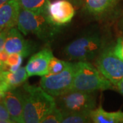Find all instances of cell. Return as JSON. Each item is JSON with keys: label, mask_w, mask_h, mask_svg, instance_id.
<instances>
[{"label": "cell", "mask_w": 123, "mask_h": 123, "mask_svg": "<svg viewBox=\"0 0 123 123\" xmlns=\"http://www.w3.org/2000/svg\"><path fill=\"white\" fill-rule=\"evenodd\" d=\"M23 92L24 123H40L46 115L57 107L55 98L41 86L25 83L23 86Z\"/></svg>", "instance_id": "cell-1"}, {"label": "cell", "mask_w": 123, "mask_h": 123, "mask_svg": "<svg viewBox=\"0 0 123 123\" xmlns=\"http://www.w3.org/2000/svg\"><path fill=\"white\" fill-rule=\"evenodd\" d=\"M75 64V75L70 90L96 92L116 88L114 85L92 64L88 62H77Z\"/></svg>", "instance_id": "cell-2"}, {"label": "cell", "mask_w": 123, "mask_h": 123, "mask_svg": "<svg viewBox=\"0 0 123 123\" xmlns=\"http://www.w3.org/2000/svg\"><path fill=\"white\" fill-rule=\"evenodd\" d=\"M18 30L25 36L34 34L40 39L47 40L60 31V27L53 25L47 12L21 8L17 21Z\"/></svg>", "instance_id": "cell-3"}, {"label": "cell", "mask_w": 123, "mask_h": 123, "mask_svg": "<svg viewBox=\"0 0 123 123\" xmlns=\"http://www.w3.org/2000/svg\"><path fill=\"white\" fill-rule=\"evenodd\" d=\"M104 47V42L98 34L82 36L66 45L64 52L66 57L78 62H88L97 58Z\"/></svg>", "instance_id": "cell-4"}, {"label": "cell", "mask_w": 123, "mask_h": 123, "mask_svg": "<svg viewBox=\"0 0 123 123\" xmlns=\"http://www.w3.org/2000/svg\"><path fill=\"white\" fill-rule=\"evenodd\" d=\"M94 93L95 92L69 90L55 97L56 104L62 111H92L97 105L96 94Z\"/></svg>", "instance_id": "cell-5"}, {"label": "cell", "mask_w": 123, "mask_h": 123, "mask_svg": "<svg viewBox=\"0 0 123 123\" xmlns=\"http://www.w3.org/2000/svg\"><path fill=\"white\" fill-rule=\"evenodd\" d=\"M75 64L69 62L60 73L47 74L40 79V86L53 97H57L70 90L75 75Z\"/></svg>", "instance_id": "cell-6"}, {"label": "cell", "mask_w": 123, "mask_h": 123, "mask_svg": "<svg viewBox=\"0 0 123 123\" xmlns=\"http://www.w3.org/2000/svg\"><path fill=\"white\" fill-rule=\"evenodd\" d=\"M96 67L115 86L123 79V60L115 55L113 47L103 50L97 57Z\"/></svg>", "instance_id": "cell-7"}, {"label": "cell", "mask_w": 123, "mask_h": 123, "mask_svg": "<svg viewBox=\"0 0 123 123\" xmlns=\"http://www.w3.org/2000/svg\"><path fill=\"white\" fill-rule=\"evenodd\" d=\"M47 14L53 25L58 27L69 23L75 14L74 5L68 0H55L49 1Z\"/></svg>", "instance_id": "cell-8"}, {"label": "cell", "mask_w": 123, "mask_h": 123, "mask_svg": "<svg viewBox=\"0 0 123 123\" xmlns=\"http://www.w3.org/2000/svg\"><path fill=\"white\" fill-rule=\"evenodd\" d=\"M13 123H24V96L23 92L14 89L5 93L2 99Z\"/></svg>", "instance_id": "cell-9"}, {"label": "cell", "mask_w": 123, "mask_h": 123, "mask_svg": "<svg viewBox=\"0 0 123 123\" xmlns=\"http://www.w3.org/2000/svg\"><path fill=\"white\" fill-rule=\"evenodd\" d=\"M32 49V43L23 38L18 29L14 27L9 30L4 44V49L9 54L18 53L27 57L31 53Z\"/></svg>", "instance_id": "cell-10"}, {"label": "cell", "mask_w": 123, "mask_h": 123, "mask_svg": "<svg viewBox=\"0 0 123 123\" xmlns=\"http://www.w3.org/2000/svg\"><path fill=\"white\" fill-rule=\"evenodd\" d=\"M53 57V53L50 48H44L34 54L25 66L28 77L36 75L43 77L47 75L49 64Z\"/></svg>", "instance_id": "cell-11"}, {"label": "cell", "mask_w": 123, "mask_h": 123, "mask_svg": "<svg viewBox=\"0 0 123 123\" xmlns=\"http://www.w3.org/2000/svg\"><path fill=\"white\" fill-rule=\"evenodd\" d=\"M21 6L18 0H10L0 6V31L17 25Z\"/></svg>", "instance_id": "cell-12"}, {"label": "cell", "mask_w": 123, "mask_h": 123, "mask_svg": "<svg viewBox=\"0 0 123 123\" xmlns=\"http://www.w3.org/2000/svg\"><path fill=\"white\" fill-rule=\"evenodd\" d=\"M0 89L5 93L9 90L16 89L23 84L28 77L25 67H20L14 72L0 70Z\"/></svg>", "instance_id": "cell-13"}, {"label": "cell", "mask_w": 123, "mask_h": 123, "mask_svg": "<svg viewBox=\"0 0 123 123\" xmlns=\"http://www.w3.org/2000/svg\"><path fill=\"white\" fill-rule=\"evenodd\" d=\"M118 0H85L86 12L94 17H101L114 8Z\"/></svg>", "instance_id": "cell-14"}, {"label": "cell", "mask_w": 123, "mask_h": 123, "mask_svg": "<svg viewBox=\"0 0 123 123\" xmlns=\"http://www.w3.org/2000/svg\"><path fill=\"white\" fill-rule=\"evenodd\" d=\"M92 123H123V111H107L99 105L91 111Z\"/></svg>", "instance_id": "cell-15"}, {"label": "cell", "mask_w": 123, "mask_h": 123, "mask_svg": "<svg viewBox=\"0 0 123 123\" xmlns=\"http://www.w3.org/2000/svg\"><path fill=\"white\" fill-rule=\"evenodd\" d=\"M62 114L64 116L62 123H92L90 111H72V112L62 111Z\"/></svg>", "instance_id": "cell-16"}, {"label": "cell", "mask_w": 123, "mask_h": 123, "mask_svg": "<svg viewBox=\"0 0 123 123\" xmlns=\"http://www.w3.org/2000/svg\"><path fill=\"white\" fill-rule=\"evenodd\" d=\"M21 8L31 11L47 12L50 0H18Z\"/></svg>", "instance_id": "cell-17"}, {"label": "cell", "mask_w": 123, "mask_h": 123, "mask_svg": "<svg viewBox=\"0 0 123 123\" xmlns=\"http://www.w3.org/2000/svg\"><path fill=\"white\" fill-rule=\"evenodd\" d=\"M23 56L18 53H11L9 54L8 60L6 63L4 70H9L14 72L17 70L22 64Z\"/></svg>", "instance_id": "cell-18"}, {"label": "cell", "mask_w": 123, "mask_h": 123, "mask_svg": "<svg viewBox=\"0 0 123 123\" xmlns=\"http://www.w3.org/2000/svg\"><path fill=\"white\" fill-rule=\"evenodd\" d=\"M70 62L61 60L53 56L49 62L48 67V74H56L60 73L68 65Z\"/></svg>", "instance_id": "cell-19"}, {"label": "cell", "mask_w": 123, "mask_h": 123, "mask_svg": "<svg viewBox=\"0 0 123 123\" xmlns=\"http://www.w3.org/2000/svg\"><path fill=\"white\" fill-rule=\"evenodd\" d=\"M63 118L62 111L57 106L44 116L40 123H62Z\"/></svg>", "instance_id": "cell-20"}, {"label": "cell", "mask_w": 123, "mask_h": 123, "mask_svg": "<svg viewBox=\"0 0 123 123\" xmlns=\"http://www.w3.org/2000/svg\"><path fill=\"white\" fill-rule=\"evenodd\" d=\"M0 123H13L10 117L8 111L3 101H0Z\"/></svg>", "instance_id": "cell-21"}, {"label": "cell", "mask_w": 123, "mask_h": 123, "mask_svg": "<svg viewBox=\"0 0 123 123\" xmlns=\"http://www.w3.org/2000/svg\"><path fill=\"white\" fill-rule=\"evenodd\" d=\"M113 51L116 55L123 60V36L119 37L113 47Z\"/></svg>", "instance_id": "cell-22"}, {"label": "cell", "mask_w": 123, "mask_h": 123, "mask_svg": "<svg viewBox=\"0 0 123 123\" xmlns=\"http://www.w3.org/2000/svg\"><path fill=\"white\" fill-rule=\"evenodd\" d=\"M10 29H5L1 31H0V51L3 49H4L5 40L6 38V36L8 34V31Z\"/></svg>", "instance_id": "cell-23"}, {"label": "cell", "mask_w": 123, "mask_h": 123, "mask_svg": "<svg viewBox=\"0 0 123 123\" xmlns=\"http://www.w3.org/2000/svg\"><path fill=\"white\" fill-rule=\"evenodd\" d=\"M116 89L120 93V94L123 97V79L120 80L118 83V84L116 86Z\"/></svg>", "instance_id": "cell-24"}, {"label": "cell", "mask_w": 123, "mask_h": 123, "mask_svg": "<svg viewBox=\"0 0 123 123\" xmlns=\"http://www.w3.org/2000/svg\"><path fill=\"white\" fill-rule=\"evenodd\" d=\"M70 2L74 5V6L76 7H79L81 6L84 4V1L85 0H68Z\"/></svg>", "instance_id": "cell-25"}, {"label": "cell", "mask_w": 123, "mask_h": 123, "mask_svg": "<svg viewBox=\"0 0 123 123\" xmlns=\"http://www.w3.org/2000/svg\"><path fill=\"white\" fill-rule=\"evenodd\" d=\"M10 0H0V6H3L4 4H5L6 3H7L8 1H9Z\"/></svg>", "instance_id": "cell-26"}]
</instances>
